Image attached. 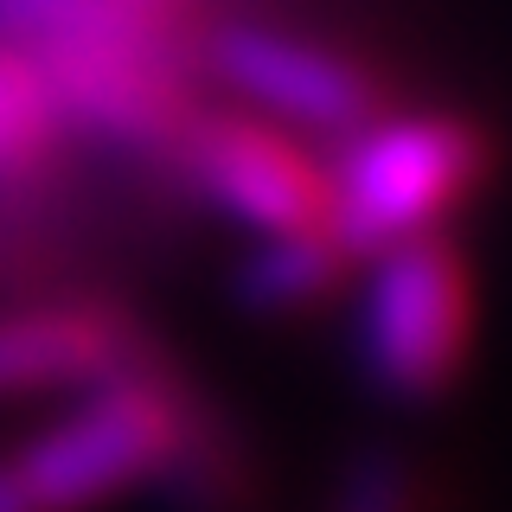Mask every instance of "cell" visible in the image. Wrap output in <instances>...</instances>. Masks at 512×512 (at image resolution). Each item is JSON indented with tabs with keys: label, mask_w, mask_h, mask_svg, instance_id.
Here are the masks:
<instances>
[{
	"label": "cell",
	"mask_w": 512,
	"mask_h": 512,
	"mask_svg": "<svg viewBox=\"0 0 512 512\" xmlns=\"http://www.w3.org/2000/svg\"><path fill=\"white\" fill-rule=\"evenodd\" d=\"M212 410L167 352L148 365L77 391V410L32 429L7 455L32 512H103L141 487H160L192 442L199 416Z\"/></svg>",
	"instance_id": "6da1fadb"
},
{
	"label": "cell",
	"mask_w": 512,
	"mask_h": 512,
	"mask_svg": "<svg viewBox=\"0 0 512 512\" xmlns=\"http://www.w3.org/2000/svg\"><path fill=\"white\" fill-rule=\"evenodd\" d=\"M333 237L352 263L448 231L500 167V141L461 109H384L327 148Z\"/></svg>",
	"instance_id": "7a4b0ae2"
},
{
	"label": "cell",
	"mask_w": 512,
	"mask_h": 512,
	"mask_svg": "<svg viewBox=\"0 0 512 512\" xmlns=\"http://www.w3.org/2000/svg\"><path fill=\"white\" fill-rule=\"evenodd\" d=\"M352 295V365L365 391L397 410H429L468 372L474 352V263L455 231L365 256Z\"/></svg>",
	"instance_id": "3957f363"
},
{
	"label": "cell",
	"mask_w": 512,
	"mask_h": 512,
	"mask_svg": "<svg viewBox=\"0 0 512 512\" xmlns=\"http://www.w3.org/2000/svg\"><path fill=\"white\" fill-rule=\"evenodd\" d=\"M192 58H199L205 90H218L224 103L256 109V116L295 128L308 141H327V148L391 109V84L378 77L372 58L301 26L218 20L199 26Z\"/></svg>",
	"instance_id": "277c9868"
},
{
	"label": "cell",
	"mask_w": 512,
	"mask_h": 512,
	"mask_svg": "<svg viewBox=\"0 0 512 512\" xmlns=\"http://www.w3.org/2000/svg\"><path fill=\"white\" fill-rule=\"evenodd\" d=\"M167 186L250 237L333 231V186L314 141L256 109L212 103V96L186 122L167 160Z\"/></svg>",
	"instance_id": "5b68a950"
},
{
	"label": "cell",
	"mask_w": 512,
	"mask_h": 512,
	"mask_svg": "<svg viewBox=\"0 0 512 512\" xmlns=\"http://www.w3.org/2000/svg\"><path fill=\"white\" fill-rule=\"evenodd\" d=\"M160 352L148 320L103 295H39L0 308V404L77 397Z\"/></svg>",
	"instance_id": "8992f818"
},
{
	"label": "cell",
	"mask_w": 512,
	"mask_h": 512,
	"mask_svg": "<svg viewBox=\"0 0 512 512\" xmlns=\"http://www.w3.org/2000/svg\"><path fill=\"white\" fill-rule=\"evenodd\" d=\"M84 154L32 45L0 32V224L45 205Z\"/></svg>",
	"instance_id": "52a82bcc"
},
{
	"label": "cell",
	"mask_w": 512,
	"mask_h": 512,
	"mask_svg": "<svg viewBox=\"0 0 512 512\" xmlns=\"http://www.w3.org/2000/svg\"><path fill=\"white\" fill-rule=\"evenodd\" d=\"M352 256L340 250L333 231H288V237H250L244 263L231 276L237 308L250 314H308L333 301L352 276Z\"/></svg>",
	"instance_id": "ba28073f"
},
{
	"label": "cell",
	"mask_w": 512,
	"mask_h": 512,
	"mask_svg": "<svg viewBox=\"0 0 512 512\" xmlns=\"http://www.w3.org/2000/svg\"><path fill=\"white\" fill-rule=\"evenodd\" d=\"M327 512H436V500H429V480L410 455L365 448L340 474V493H333Z\"/></svg>",
	"instance_id": "9c48e42d"
},
{
	"label": "cell",
	"mask_w": 512,
	"mask_h": 512,
	"mask_svg": "<svg viewBox=\"0 0 512 512\" xmlns=\"http://www.w3.org/2000/svg\"><path fill=\"white\" fill-rule=\"evenodd\" d=\"M0 512H32V500L20 493V480H13V468H7V455H0Z\"/></svg>",
	"instance_id": "30bf717a"
}]
</instances>
